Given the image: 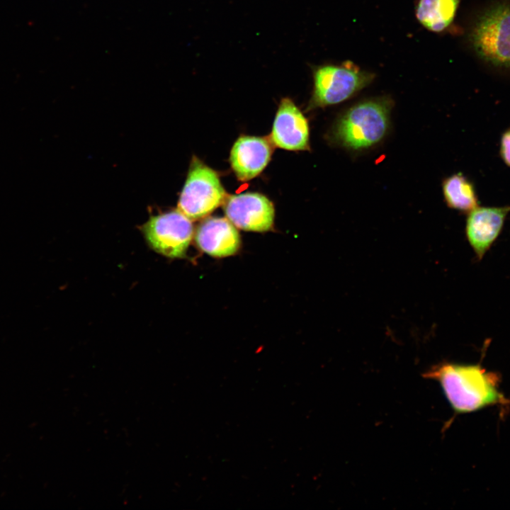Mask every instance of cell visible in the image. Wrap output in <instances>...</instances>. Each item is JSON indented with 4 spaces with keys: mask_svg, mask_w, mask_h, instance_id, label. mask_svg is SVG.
<instances>
[{
    "mask_svg": "<svg viewBox=\"0 0 510 510\" xmlns=\"http://www.w3.org/2000/svg\"><path fill=\"white\" fill-rule=\"evenodd\" d=\"M436 380L453 410L459 414L505 402L499 390V377L480 365L441 363L423 374Z\"/></svg>",
    "mask_w": 510,
    "mask_h": 510,
    "instance_id": "1",
    "label": "cell"
},
{
    "mask_svg": "<svg viewBox=\"0 0 510 510\" xmlns=\"http://www.w3.org/2000/svg\"><path fill=\"white\" fill-rule=\"evenodd\" d=\"M392 100L387 96L355 103L336 120L331 130L333 142L351 151H362L379 144L390 125Z\"/></svg>",
    "mask_w": 510,
    "mask_h": 510,
    "instance_id": "2",
    "label": "cell"
},
{
    "mask_svg": "<svg viewBox=\"0 0 510 510\" xmlns=\"http://www.w3.org/2000/svg\"><path fill=\"white\" fill-rule=\"evenodd\" d=\"M314 87L308 108H324L342 103L368 86L375 74L351 61L325 64L313 68Z\"/></svg>",
    "mask_w": 510,
    "mask_h": 510,
    "instance_id": "3",
    "label": "cell"
},
{
    "mask_svg": "<svg viewBox=\"0 0 510 510\" xmlns=\"http://www.w3.org/2000/svg\"><path fill=\"white\" fill-rule=\"evenodd\" d=\"M469 40L484 61L510 68V5L497 4L484 11L473 25Z\"/></svg>",
    "mask_w": 510,
    "mask_h": 510,
    "instance_id": "4",
    "label": "cell"
},
{
    "mask_svg": "<svg viewBox=\"0 0 510 510\" xmlns=\"http://www.w3.org/2000/svg\"><path fill=\"white\" fill-rule=\"evenodd\" d=\"M225 198L217 174L194 157L179 196L178 210L191 220H198L218 208Z\"/></svg>",
    "mask_w": 510,
    "mask_h": 510,
    "instance_id": "5",
    "label": "cell"
},
{
    "mask_svg": "<svg viewBox=\"0 0 510 510\" xmlns=\"http://www.w3.org/2000/svg\"><path fill=\"white\" fill-rule=\"evenodd\" d=\"M141 230L149 246L169 258L184 257L193 234L191 219L178 210L151 216Z\"/></svg>",
    "mask_w": 510,
    "mask_h": 510,
    "instance_id": "6",
    "label": "cell"
},
{
    "mask_svg": "<svg viewBox=\"0 0 510 510\" xmlns=\"http://www.w3.org/2000/svg\"><path fill=\"white\" fill-rule=\"evenodd\" d=\"M227 219L237 228L252 232H266L271 229L274 220V207L265 196L258 193L232 195L224 201Z\"/></svg>",
    "mask_w": 510,
    "mask_h": 510,
    "instance_id": "7",
    "label": "cell"
},
{
    "mask_svg": "<svg viewBox=\"0 0 510 510\" xmlns=\"http://www.w3.org/2000/svg\"><path fill=\"white\" fill-rule=\"evenodd\" d=\"M509 212L510 205H478L468 213L465 235L478 261L497 239Z\"/></svg>",
    "mask_w": 510,
    "mask_h": 510,
    "instance_id": "8",
    "label": "cell"
},
{
    "mask_svg": "<svg viewBox=\"0 0 510 510\" xmlns=\"http://www.w3.org/2000/svg\"><path fill=\"white\" fill-rule=\"evenodd\" d=\"M309 125L303 113L289 98L281 99L273 124L271 142L293 151L309 149Z\"/></svg>",
    "mask_w": 510,
    "mask_h": 510,
    "instance_id": "9",
    "label": "cell"
},
{
    "mask_svg": "<svg viewBox=\"0 0 510 510\" xmlns=\"http://www.w3.org/2000/svg\"><path fill=\"white\" fill-rule=\"evenodd\" d=\"M272 147L264 137H239L231 149L230 162L238 180L246 181L260 174L268 164Z\"/></svg>",
    "mask_w": 510,
    "mask_h": 510,
    "instance_id": "10",
    "label": "cell"
},
{
    "mask_svg": "<svg viewBox=\"0 0 510 510\" xmlns=\"http://www.w3.org/2000/svg\"><path fill=\"white\" fill-rule=\"evenodd\" d=\"M196 242L198 247L215 257L234 254L240 246V237L234 225L224 217H208L197 228Z\"/></svg>",
    "mask_w": 510,
    "mask_h": 510,
    "instance_id": "11",
    "label": "cell"
},
{
    "mask_svg": "<svg viewBox=\"0 0 510 510\" xmlns=\"http://www.w3.org/2000/svg\"><path fill=\"white\" fill-rule=\"evenodd\" d=\"M460 0H419L415 8L418 21L427 30L440 33L453 22Z\"/></svg>",
    "mask_w": 510,
    "mask_h": 510,
    "instance_id": "12",
    "label": "cell"
},
{
    "mask_svg": "<svg viewBox=\"0 0 510 510\" xmlns=\"http://www.w3.org/2000/svg\"><path fill=\"white\" fill-rule=\"evenodd\" d=\"M442 190L446 203L451 209L468 213L480 205L473 182L460 172L446 177Z\"/></svg>",
    "mask_w": 510,
    "mask_h": 510,
    "instance_id": "13",
    "label": "cell"
},
{
    "mask_svg": "<svg viewBox=\"0 0 510 510\" xmlns=\"http://www.w3.org/2000/svg\"><path fill=\"white\" fill-rule=\"evenodd\" d=\"M499 155L504 163L510 167V126L501 135Z\"/></svg>",
    "mask_w": 510,
    "mask_h": 510,
    "instance_id": "14",
    "label": "cell"
}]
</instances>
